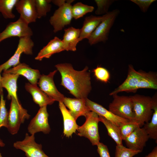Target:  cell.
I'll use <instances>...</instances> for the list:
<instances>
[{
  "instance_id": "3957f363",
  "label": "cell",
  "mask_w": 157,
  "mask_h": 157,
  "mask_svg": "<svg viewBox=\"0 0 157 157\" xmlns=\"http://www.w3.org/2000/svg\"><path fill=\"white\" fill-rule=\"evenodd\" d=\"M74 1L73 0H51V2L58 7L49 20L50 24L53 27V31L55 33L62 30L65 26L70 24L73 18L71 12V3Z\"/></svg>"
},
{
  "instance_id": "60d3db41",
  "label": "cell",
  "mask_w": 157,
  "mask_h": 157,
  "mask_svg": "<svg viewBox=\"0 0 157 157\" xmlns=\"http://www.w3.org/2000/svg\"></svg>"
},
{
  "instance_id": "ab89813d",
  "label": "cell",
  "mask_w": 157,
  "mask_h": 157,
  "mask_svg": "<svg viewBox=\"0 0 157 157\" xmlns=\"http://www.w3.org/2000/svg\"><path fill=\"white\" fill-rule=\"evenodd\" d=\"M5 144L3 142V141L0 138V147H4L5 146ZM0 157H2L0 153Z\"/></svg>"
},
{
  "instance_id": "603a6c76",
  "label": "cell",
  "mask_w": 157,
  "mask_h": 157,
  "mask_svg": "<svg viewBox=\"0 0 157 157\" xmlns=\"http://www.w3.org/2000/svg\"><path fill=\"white\" fill-rule=\"evenodd\" d=\"M17 74H11L3 71L2 74V85L8 92L7 98L10 99L13 97L19 100L17 94V80L19 76Z\"/></svg>"
},
{
  "instance_id": "f546056e",
  "label": "cell",
  "mask_w": 157,
  "mask_h": 157,
  "mask_svg": "<svg viewBox=\"0 0 157 157\" xmlns=\"http://www.w3.org/2000/svg\"><path fill=\"white\" fill-rule=\"evenodd\" d=\"M51 0H35L37 18L40 19L46 16L51 10Z\"/></svg>"
},
{
  "instance_id": "2e32d148",
  "label": "cell",
  "mask_w": 157,
  "mask_h": 157,
  "mask_svg": "<svg viewBox=\"0 0 157 157\" xmlns=\"http://www.w3.org/2000/svg\"><path fill=\"white\" fill-rule=\"evenodd\" d=\"M85 99L65 97L63 100V103L76 120L80 116L85 117L91 111L86 105Z\"/></svg>"
},
{
  "instance_id": "52a82bcc",
  "label": "cell",
  "mask_w": 157,
  "mask_h": 157,
  "mask_svg": "<svg viewBox=\"0 0 157 157\" xmlns=\"http://www.w3.org/2000/svg\"><path fill=\"white\" fill-rule=\"evenodd\" d=\"M85 117V122L78 128L77 134L88 138L93 145H97L100 140L98 129V123L100 122L99 116L91 111Z\"/></svg>"
},
{
  "instance_id": "74e56055",
  "label": "cell",
  "mask_w": 157,
  "mask_h": 157,
  "mask_svg": "<svg viewBox=\"0 0 157 157\" xmlns=\"http://www.w3.org/2000/svg\"><path fill=\"white\" fill-rule=\"evenodd\" d=\"M144 157H157V146L155 147L151 151Z\"/></svg>"
},
{
  "instance_id": "f1b7e54d",
  "label": "cell",
  "mask_w": 157,
  "mask_h": 157,
  "mask_svg": "<svg viewBox=\"0 0 157 157\" xmlns=\"http://www.w3.org/2000/svg\"><path fill=\"white\" fill-rule=\"evenodd\" d=\"M94 9L93 6L85 5L81 2L75 3L71 7L73 18L77 19L83 17L86 14L92 12Z\"/></svg>"
},
{
  "instance_id": "836d02e7",
  "label": "cell",
  "mask_w": 157,
  "mask_h": 157,
  "mask_svg": "<svg viewBox=\"0 0 157 157\" xmlns=\"http://www.w3.org/2000/svg\"><path fill=\"white\" fill-rule=\"evenodd\" d=\"M115 0H95L97 8L95 11L97 15L105 14L108 12V10L110 6Z\"/></svg>"
},
{
  "instance_id": "5b68a950",
  "label": "cell",
  "mask_w": 157,
  "mask_h": 157,
  "mask_svg": "<svg viewBox=\"0 0 157 157\" xmlns=\"http://www.w3.org/2000/svg\"><path fill=\"white\" fill-rule=\"evenodd\" d=\"M119 13V10L117 9L102 16L101 22L87 39L91 45L107 40L110 30Z\"/></svg>"
},
{
  "instance_id": "7402d4cb",
  "label": "cell",
  "mask_w": 157,
  "mask_h": 157,
  "mask_svg": "<svg viewBox=\"0 0 157 157\" xmlns=\"http://www.w3.org/2000/svg\"><path fill=\"white\" fill-rule=\"evenodd\" d=\"M80 29L71 27L64 29L63 39L62 40L65 50L75 51L79 42Z\"/></svg>"
},
{
  "instance_id": "30bf717a",
  "label": "cell",
  "mask_w": 157,
  "mask_h": 157,
  "mask_svg": "<svg viewBox=\"0 0 157 157\" xmlns=\"http://www.w3.org/2000/svg\"><path fill=\"white\" fill-rule=\"evenodd\" d=\"M13 145L24 151L26 157H49L42 150V144L35 142V135H29L26 133L23 140L15 142Z\"/></svg>"
},
{
  "instance_id": "cb8c5ba5",
  "label": "cell",
  "mask_w": 157,
  "mask_h": 157,
  "mask_svg": "<svg viewBox=\"0 0 157 157\" xmlns=\"http://www.w3.org/2000/svg\"><path fill=\"white\" fill-rule=\"evenodd\" d=\"M102 16L91 15L86 17L83 22V26L80 29L79 40L88 39L101 22Z\"/></svg>"
},
{
  "instance_id": "4dcf8cb0",
  "label": "cell",
  "mask_w": 157,
  "mask_h": 157,
  "mask_svg": "<svg viewBox=\"0 0 157 157\" xmlns=\"http://www.w3.org/2000/svg\"><path fill=\"white\" fill-rule=\"evenodd\" d=\"M139 126H140L138 124L132 122L122 123L119 127L122 140H124Z\"/></svg>"
},
{
  "instance_id": "8992f818",
  "label": "cell",
  "mask_w": 157,
  "mask_h": 157,
  "mask_svg": "<svg viewBox=\"0 0 157 157\" xmlns=\"http://www.w3.org/2000/svg\"><path fill=\"white\" fill-rule=\"evenodd\" d=\"M112 96L113 100L109 105L108 110L118 117L134 122L131 96H120L117 94Z\"/></svg>"
},
{
  "instance_id": "7a4b0ae2",
  "label": "cell",
  "mask_w": 157,
  "mask_h": 157,
  "mask_svg": "<svg viewBox=\"0 0 157 157\" xmlns=\"http://www.w3.org/2000/svg\"><path fill=\"white\" fill-rule=\"evenodd\" d=\"M134 114V122L140 127L151 119L152 113L153 100L149 96L136 94L131 96Z\"/></svg>"
},
{
  "instance_id": "d6986e66",
  "label": "cell",
  "mask_w": 157,
  "mask_h": 157,
  "mask_svg": "<svg viewBox=\"0 0 157 157\" xmlns=\"http://www.w3.org/2000/svg\"><path fill=\"white\" fill-rule=\"evenodd\" d=\"M65 50L62 40L56 36L40 51L35 59L41 61L44 58H49L52 55Z\"/></svg>"
},
{
  "instance_id": "e0dca14e",
  "label": "cell",
  "mask_w": 157,
  "mask_h": 157,
  "mask_svg": "<svg viewBox=\"0 0 157 157\" xmlns=\"http://www.w3.org/2000/svg\"><path fill=\"white\" fill-rule=\"evenodd\" d=\"M3 71L22 75L26 78L30 83L33 85H37L41 75L38 70L32 69L24 63H20L12 68Z\"/></svg>"
},
{
  "instance_id": "1f68e13d",
  "label": "cell",
  "mask_w": 157,
  "mask_h": 157,
  "mask_svg": "<svg viewBox=\"0 0 157 157\" xmlns=\"http://www.w3.org/2000/svg\"><path fill=\"white\" fill-rule=\"evenodd\" d=\"M140 153L139 151L126 148L123 145H117L115 149V157H133Z\"/></svg>"
},
{
  "instance_id": "4316f807",
  "label": "cell",
  "mask_w": 157,
  "mask_h": 157,
  "mask_svg": "<svg viewBox=\"0 0 157 157\" xmlns=\"http://www.w3.org/2000/svg\"><path fill=\"white\" fill-rule=\"evenodd\" d=\"M99 121L106 126L108 135L115 141L117 145H123L119 127L102 116H99Z\"/></svg>"
},
{
  "instance_id": "277c9868",
  "label": "cell",
  "mask_w": 157,
  "mask_h": 157,
  "mask_svg": "<svg viewBox=\"0 0 157 157\" xmlns=\"http://www.w3.org/2000/svg\"><path fill=\"white\" fill-rule=\"evenodd\" d=\"M10 108L8 112L7 128L12 135L17 134L21 125L26 119H28L30 115L27 111L22 106L19 100L11 98Z\"/></svg>"
},
{
  "instance_id": "d6a6232c",
  "label": "cell",
  "mask_w": 157,
  "mask_h": 157,
  "mask_svg": "<svg viewBox=\"0 0 157 157\" xmlns=\"http://www.w3.org/2000/svg\"><path fill=\"white\" fill-rule=\"evenodd\" d=\"M8 112L6 106V101L3 95H0V129L4 127L7 128Z\"/></svg>"
},
{
  "instance_id": "9a60e30c",
  "label": "cell",
  "mask_w": 157,
  "mask_h": 157,
  "mask_svg": "<svg viewBox=\"0 0 157 157\" xmlns=\"http://www.w3.org/2000/svg\"><path fill=\"white\" fill-rule=\"evenodd\" d=\"M15 7L19 17L28 24L36 21L38 18L35 0H18Z\"/></svg>"
},
{
  "instance_id": "484cf974",
  "label": "cell",
  "mask_w": 157,
  "mask_h": 157,
  "mask_svg": "<svg viewBox=\"0 0 157 157\" xmlns=\"http://www.w3.org/2000/svg\"><path fill=\"white\" fill-rule=\"evenodd\" d=\"M140 88L157 89V74L155 72L141 71V76L136 87V90Z\"/></svg>"
},
{
  "instance_id": "ffe728a7",
  "label": "cell",
  "mask_w": 157,
  "mask_h": 157,
  "mask_svg": "<svg viewBox=\"0 0 157 157\" xmlns=\"http://www.w3.org/2000/svg\"><path fill=\"white\" fill-rule=\"evenodd\" d=\"M26 90L32 95L34 102L40 107L50 105L55 101L43 91L37 85H33L29 83L25 85Z\"/></svg>"
},
{
  "instance_id": "7c38bea8",
  "label": "cell",
  "mask_w": 157,
  "mask_h": 157,
  "mask_svg": "<svg viewBox=\"0 0 157 157\" xmlns=\"http://www.w3.org/2000/svg\"><path fill=\"white\" fill-rule=\"evenodd\" d=\"M57 71L55 70L47 75H41L37 84L43 91L55 101L63 102L65 97L58 90L53 81V77Z\"/></svg>"
},
{
  "instance_id": "9c48e42d",
  "label": "cell",
  "mask_w": 157,
  "mask_h": 157,
  "mask_svg": "<svg viewBox=\"0 0 157 157\" xmlns=\"http://www.w3.org/2000/svg\"><path fill=\"white\" fill-rule=\"evenodd\" d=\"M33 32L28 24L20 17L15 22L10 23L5 29L0 33V43L4 40L12 37L19 38L31 37Z\"/></svg>"
},
{
  "instance_id": "e575fe53",
  "label": "cell",
  "mask_w": 157,
  "mask_h": 157,
  "mask_svg": "<svg viewBox=\"0 0 157 157\" xmlns=\"http://www.w3.org/2000/svg\"><path fill=\"white\" fill-rule=\"evenodd\" d=\"M93 72L97 80L105 83L108 81L110 75L109 72L106 69L98 66L93 70Z\"/></svg>"
},
{
  "instance_id": "ac0fdd59",
  "label": "cell",
  "mask_w": 157,
  "mask_h": 157,
  "mask_svg": "<svg viewBox=\"0 0 157 157\" xmlns=\"http://www.w3.org/2000/svg\"><path fill=\"white\" fill-rule=\"evenodd\" d=\"M85 102L86 105L91 111L94 112L99 116L104 117L119 127L122 123L130 121L118 117L101 105L89 100L88 98L85 99Z\"/></svg>"
},
{
  "instance_id": "5bb4252c",
  "label": "cell",
  "mask_w": 157,
  "mask_h": 157,
  "mask_svg": "<svg viewBox=\"0 0 157 157\" xmlns=\"http://www.w3.org/2000/svg\"><path fill=\"white\" fill-rule=\"evenodd\" d=\"M141 76V71L135 70L133 66L129 65L127 76L124 81L112 92L109 95L112 96L122 92H133L136 90V87Z\"/></svg>"
},
{
  "instance_id": "44dd1931",
  "label": "cell",
  "mask_w": 157,
  "mask_h": 157,
  "mask_svg": "<svg viewBox=\"0 0 157 157\" xmlns=\"http://www.w3.org/2000/svg\"><path fill=\"white\" fill-rule=\"evenodd\" d=\"M59 106L63 119L64 135L66 137H71L78 127L76 120L67 109L63 102H59Z\"/></svg>"
},
{
  "instance_id": "8d00e7d4",
  "label": "cell",
  "mask_w": 157,
  "mask_h": 157,
  "mask_svg": "<svg viewBox=\"0 0 157 157\" xmlns=\"http://www.w3.org/2000/svg\"><path fill=\"white\" fill-rule=\"evenodd\" d=\"M97 151L100 157H111L107 146L100 142L97 144Z\"/></svg>"
},
{
  "instance_id": "d590c367",
  "label": "cell",
  "mask_w": 157,
  "mask_h": 157,
  "mask_svg": "<svg viewBox=\"0 0 157 157\" xmlns=\"http://www.w3.org/2000/svg\"><path fill=\"white\" fill-rule=\"evenodd\" d=\"M140 8L142 11L146 12L151 5L156 0H131Z\"/></svg>"
},
{
  "instance_id": "ba28073f",
  "label": "cell",
  "mask_w": 157,
  "mask_h": 157,
  "mask_svg": "<svg viewBox=\"0 0 157 157\" xmlns=\"http://www.w3.org/2000/svg\"><path fill=\"white\" fill-rule=\"evenodd\" d=\"M34 46V43L31 37L19 38L17 48L14 54L8 60L0 65V72L6 70L20 63V58L23 53L32 55Z\"/></svg>"
},
{
  "instance_id": "d4e9b609",
  "label": "cell",
  "mask_w": 157,
  "mask_h": 157,
  "mask_svg": "<svg viewBox=\"0 0 157 157\" xmlns=\"http://www.w3.org/2000/svg\"><path fill=\"white\" fill-rule=\"evenodd\" d=\"M153 113L150 122L145 123L143 127L149 138L157 140V99L156 95L152 97Z\"/></svg>"
},
{
  "instance_id": "8fae6325",
  "label": "cell",
  "mask_w": 157,
  "mask_h": 157,
  "mask_svg": "<svg viewBox=\"0 0 157 157\" xmlns=\"http://www.w3.org/2000/svg\"><path fill=\"white\" fill-rule=\"evenodd\" d=\"M47 106L40 107L34 117L31 120L28 127V132L31 135L42 132L48 134L51 128L48 122L49 114Z\"/></svg>"
},
{
  "instance_id": "f35d334b",
  "label": "cell",
  "mask_w": 157,
  "mask_h": 157,
  "mask_svg": "<svg viewBox=\"0 0 157 157\" xmlns=\"http://www.w3.org/2000/svg\"><path fill=\"white\" fill-rule=\"evenodd\" d=\"M1 72H0V95H3V88L2 85V76L1 74Z\"/></svg>"
},
{
  "instance_id": "6da1fadb",
  "label": "cell",
  "mask_w": 157,
  "mask_h": 157,
  "mask_svg": "<svg viewBox=\"0 0 157 157\" xmlns=\"http://www.w3.org/2000/svg\"><path fill=\"white\" fill-rule=\"evenodd\" d=\"M61 76V85L78 99L87 98L92 90L90 73L86 66L81 71L74 69L70 63L58 64L55 65Z\"/></svg>"
},
{
  "instance_id": "4fadbf2b",
  "label": "cell",
  "mask_w": 157,
  "mask_h": 157,
  "mask_svg": "<svg viewBox=\"0 0 157 157\" xmlns=\"http://www.w3.org/2000/svg\"><path fill=\"white\" fill-rule=\"evenodd\" d=\"M149 138L144 128L139 126L124 141L128 148L141 152Z\"/></svg>"
},
{
  "instance_id": "83f0119b",
  "label": "cell",
  "mask_w": 157,
  "mask_h": 157,
  "mask_svg": "<svg viewBox=\"0 0 157 157\" xmlns=\"http://www.w3.org/2000/svg\"><path fill=\"white\" fill-rule=\"evenodd\" d=\"M18 0H0V12L6 19H13L15 16L13 12Z\"/></svg>"
}]
</instances>
